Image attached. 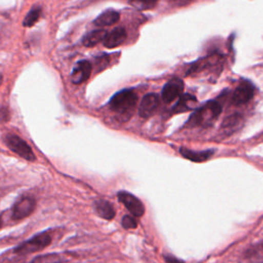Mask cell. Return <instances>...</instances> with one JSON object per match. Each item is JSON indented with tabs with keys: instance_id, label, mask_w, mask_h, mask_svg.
Instances as JSON below:
<instances>
[{
	"instance_id": "6da1fadb",
	"label": "cell",
	"mask_w": 263,
	"mask_h": 263,
	"mask_svg": "<svg viewBox=\"0 0 263 263\" xmlns=\"http://www.w3.org/2000/svg\"><path fill=\"white\" fill-rule=\"evenodd\" d=\"M222 111L221 105L216 101L207 102L204 106L195 110L189 117L187 126L190 128L201 127L207 128L211 126Z\"/></svg>"
},
{
	"instance_id": "7a4b0ae2",
	"label": "cell",
	"mask_w": 263,
	"mask_h": 263,
	"mask_svg": "<svg viewBox=\"0 0 263 263\" xmlns=\"http://www.w3.org/2000/svg\"><path fill=\"white\" fill-rule=\"evenodd\" d=\"M138 101V97L136 93L132 90H124L115 94L110 102L109 106L112 111L124 115L128 116L131 115L136 107Z\"/></svg>"
},
{
	"instance_id": "3957f363",
	"label": "cell",
	"mask_w": 263,
	"mask_h": 263,
	"mask_svg": "<svg viewBox=\"0 0 263 263\" xmlns=\"http://www.w3.org/2000/svg\"><path fill=\"white\" fill-rule=\"evenodd\" d=\"M52 242V236L48 232L38 233L34 237L22 242L16 248V253L18 254H31L45 250Z\"/></svg>"
},
{
	"instance_id": "277c9868",
	"label": "cell",
	"mask_w": 263,
	"mask_h": 263,
	"mask_svg": "<svg viewBox=\"0 0 263 263\" xmlns=\"http://www.w3.org/2000/svg\"><path fill=\"white\" fill-rule=\"evenodd\" d=\"M5 141H6L7 146L13 152L17 153L22 158H24L28 161H35L36 160V156H35L34 152L32 151L31 147L19 136L14 135V134L7 135L6 138H5Z\"/></svg>"
},
{
	"instance_id": "5b68a950",
	"label": "cell",
	"mask_w": 263,
	"mask_h": 263,
	"mask_svg": "<svg viewBox=\"0 0 263 263\" xmlns=\"http://www.w3.org/2000/svg\"><path fill=\"white\" fill-rule=\"evenodd\" d=\"M35 208H36L35 199L30 196H24L21 199H19L13 207L12 217L13 219H16V220L27 218L35 211Z\"/></svg>"
},
{
	"instance_id": "8992f818",
	"label": "cell",
	"mask_w": 263,
	"mask_h": 263,
	"mask_svg": "<svg viewBox=\"0 0 263 263\" xmlns=\"http://www.w3.org/2000/svg\"><path fill=\"white\" fill-rule=\"evenodd\" d=\"M119 201L136 217H141L145 213V208L141 200L127 191H120L117 194Z\"/></svg>"
},
{
	"instance_id": "52a82bcc",
	"label": "cell",
	"mask_w": 263,
	"mask_h": 263,
	"mask_svg": "<svg viewBox=\"0 0 263 263\" xmlns=\"http://www.w3.org/2000/svg\"><path fill=\"white\" fill-rule=\"evenodd\" d=\"M184 90V84L179 78H173L169 80L163 91H161V99L165 103H171L174 100L178 99Z\"/></svg>"
},
{
	"instance_id": "ba28073f",
	"label": "cell",
	"mask_w": 263,
	"mask_h": 263,
	"mask_svg": "<svg viewBox=\"0 0 263 263\" xmlns=\"http://www.w3.org/2000/svg\"><path fill=\"white\" fill-rule=\"evenodd\" d=\"M159 105V98L156 94H147L141 101L139 107V114L143 118L150 117Z\"/></svg>"
},
{
	"instance_id": "9c48e42d",
	"label": "cell",
	"mask_w": 263,
	"mask_h": 263,
	"mask_svg": "<svg viewBox=\"0 0 263 263\" xmlns=\"http://www.w3.org/2000/svg\"><path fill=\"white\" fill-rule=\"evenodd\" d=\"M254 96V88L249 83L241 84L233 93L232 102L234 105H242L248 103Z\"/></svg>"
},
{
	"instance_id": "30bf717a",
	"label": "cell",
	"mask_w": 263,
	"mask_h": 263,
	"mask_svg": "<svg viewBox=\"0 0 263 263\" xmlns=\"http://www.w3.org/2000/svg\"><path fill=\"white\" fill-rule=\"evenodd\" d=\"M126 39H127L126 30L124 28H116V29L112 30L110 33L106 34V36L103 41V45L105 48L114 49V48H117L120 45H123Z\"/></svg>"
},
{
	"instance_id": "8fae6325",
	"label": "cell",
	"mask_w": 263,
	"mask_h": 263,
	"mask_svg": "<svg viewBox=\"0 0 263 263\" xmlns=\"http://www.w3.org/2000/svg\"><path fill=\"white\" fill-rule=\"evenodd\" d=\"M92 72V65L89 61H80L72 72V83L79 85L89 79Z\"/></svg>"
},
{
	"instance_id": "7c38bea8",
	"label": "cell",
	"mask_w": 263,
	"mask_h": 263,
	"mask_svg": "<svg viewBox=\"0 0 263 263\" xmlns=\"http://www.w3.org/2000/svg\"><path fill=\"white\" fill-rule=\"evenodd\" d=\"M196 103H197V100L194 96H192L190 94H185L180 97L179 101L174 106L172 111H173V113H177V114L187 112V111L193 110L194 107L196 106Z\"/></svg>"
},
{
	"instance_id": "4fadbf2b",
	"label": "cell",
	"mask_w": 263,
	"mask_h": 263,
	"mask_svg": "<svg viewBox=\"0 0 263 263\" xmlns=\"http://www.w3.org/2000/svg\"><path fill=\"white\" fill-rule=\"evenodd\" d=\"M180 153L183 157L194 161V163H203L209 159L213 155V150H205V151H194L188 148H180Z\"/></svg>"
},
{
	"instance_id": "5bb4252c",
	"label": "cell",
	"mask_w": 263,
	"mask_h": 263,
	"mask_svg": "<svg viewBox=\"0 0 263 263\" xmlns=\"http://www.w3.org/2000/svg\"><path fill=\"white\" fill-rule=\"evenodd\" d=\"M95 211L98 216L106 220H112L115 216V210L113 206L107 200H97L95 203Z\"/></svg>"
},
{
	"instance_id": "9a60e30c",
	"label": "cell",
	"mask_w": 263,
	"mask_h": 263,
	"mask_svg": "<svg viewBox=\"0 0 263 263\" xmlns=\"http://www.w3.org/2000/svg\"><path fill=\"white\" fill-rule=\"evenodd\" d=\"M119 20V14L113 10H108L101 14L96 20H95V25L99 27H106V26H111L115 23H117Z\"/></svg>"
},
{
	"instance_id": "2e32d148",
	"label": "cell",
	"mask_w": 263,
	"mask_h": 263,
	"mask_svg": "<svg viewBox=\"0 0 263 263\" xmlns=\"http://www.w3.org/2000/svg\"><path fill=\"white\" fill-rule=\"evenodd\" d=\"M106 31L104 30H95V31H92L90 32L89 34H87L84 39H83V45L85 47H88V48H92V47H95L96 45H98L99 43L103 42L105 36H106Z\"/></svg>"
},
{
	"instance_id": "e0dca14e",
	"label": "cell",
	"mask_w": 263,
	"mask_h": 263,
	"mask_svg": "<svg viewBox=\"0 0 263 263\" xmlns=\"http://www.w3.org/2000/svg\"><path fill=\"white\" fill-rule=\"evenodd\" d=\"M63 261H64V258H62L61 255L57 253H51V254L41 255L34 258L30 263H62Z\"/></svg>"
},
{
	"instance_id": "ac0fdd59",
	"label": "cell",
	"mask_w": 263,
	"mask_h": 263,
	"mask_svg": "<svg viewBox=\"0 0 263 263\" xmlns=\"http://www.w3.org/2000/svg\"><path fill=\"white\" fill-rule=\"evenodd\" d=\"M131 5L140 11H148L155 8L157 0H130Z\"/></svg>"
},
{
	"instance_id": "d6986e66",
	"label": "cell",
	"mask_w": 263,
	"mask_h": 263,
	"mask_svg": "<svg viewBox=\"0 0 263 263\" xmlns=\"http://www.w3.org/2000/svg\"><path fill=\"white\" fill-rule=\"evenodd\" d=\"M42 14V9L41 8H34L32 9L28 15L25 17L24 21H23V26L25 27H32L33 25H35V23L39 20Z\"/></svg>"
},
{
	"instance_id": "ffe728a7",
	"label": "cell",
	"mask_w": 263,
	"mask_h": 263,
	"mask_svg": "<svg viewBox=\"0 0 263 263\" xmlns=\"http://www.w3.org/2000/svg\"><path fill=\"white\" fill-rule=\"evenodd\" d=\"M122 224L123 226L126 228V229H133V228H136L137 225H138V222L137 220L132 217V216H125L122 220Z\"/></svg>"
},
{
	"instance_id": "44dd1931",
	"label": "cell",
	"mask_w": 263,
	"mask_h": 263,
	"mask_svg": "<svg viewBox=\"0 0 263 263\" xmlns=\"http://www.w3.org/2000/svg\"><path fill=\"white\" fill-rule=\"evenodd\" d=\"M166 258V262L167 263H184L183 261H181L180 259H178V258H176V257H174V256H166L165 257Z\"/></svg>"
},
{
	"instance_id": "7402d4cb",
	"label": "cell",
	"mask_w": 263,
	"mask_h": 263,
	"mask_svg": "<svg viewBox=\"0 0 263 263\" xmlns=\"http://www.w3.org/2000/svg\"><path fill=\"white\" fill-rule=\"evenodd\" d=\"M3 80H4V77H3V75H2V74H0V86H2Z\"/></svg>"
},
{
	"instance_id": "603a6c76",
	"label": "cell",
	"mask_w": 263,
	"mask_h": 263,
	"mask_svg": "<svg viewBox=\"0 0 263 263\" xmlns=\"http://www.w3.org/2000/svg\"><path fill=\"white\" fill-rule=\"evenodd\" d=\"M2 227H3V219L0 218V228H2Z\"/></svg>"
}]
</instances>
